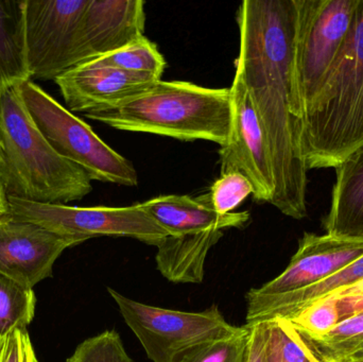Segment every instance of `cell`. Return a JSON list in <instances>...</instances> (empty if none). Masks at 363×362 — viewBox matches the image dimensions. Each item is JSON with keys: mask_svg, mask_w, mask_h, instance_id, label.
Instances as JSON below:
<instances>
[{"mask_svg": "<svg viewBox=\"0 0 363 362\" xmlns=\"http://www.w3.org/2000/svg\"><path fill=\"white\" fill-rule=\"evenodd\" d=\"M294 0H245L237 11L242 74L270 148L273 206L301 220L307 216V170L300 146V118L292 83Z\"/></svg>", "mask_w": 363, "mask_h": 362, "instance_id": "1", "label": "cell"}, {"mask_svg": "<svg viewBox=\"0 0 363 362\" xmlns=\"http://www.w3.org/2000/svg\"><path fill=\"white\" fill-rule=\"evenodd\" d=\"M307 170L336 168L363 147V0L342 50L300 120Z\"/></svg>", "mask_w": 363, "mask_h": 362, "instance_id": "2", "label": "cell"}, {"mask_svg": "<svg viewBox=\"0 0 363 362\" xmlns=\"http://www.w3.org/2000/svg\"><path fill=\"white\" fill-rule=\"evenodd\" d=\"M0 180L8 197L65 204L93 191L86 171L60 155L38 130L19 85L0 94Z\"/></svg>", "mask_w": 363, "mask_h": 362, "instance_id": "3", "label": "cell"}, {"mask_svg": "<svg viewBox=\"0 0 363 362\" xmlns=\"http://www.w3.org/2000/svg\"><path fill=\"white\" fill-rule=\"evenodd\" d=\"M84 116L121 131L208 140L222 147L230 131V91L160 80L118 106Z\"/></svg>", "mask_w": 363, "mask_h": 362, "instance_id": "4", "label": "cell"}, {"mask_svg": "<svg viewBox=\"0 0 363 362\" xmlns=\"http://www.w3.org/2000/svg\"><path fill=\"white\" fill-rule=\"evenodd\" d=\"M292 83L298 118L319 91L353 27L360 0H294Z\"/></svg>", "mask_w": 363, "mask_h": 362, "instance_id": "5", "label": "cell"}, {"mask_svg": "<svg viewBox=\"0 0 363 362\" xmlns=\"http://www.w3.org/2000/svg\"><path fill=\"white\" fill-rule=\"evenodd\" d=\"M30 116L60 155L80 166L91 181L136 187L138 174L131 161L111 148L91 125L29 80L19 85Z\"/></svg>", "mask_w": 363, "mask_h": 362, "instance_id": "6", "label": "cell"}, {"mask_svg": "<svg viewBox=\"0 0 363 362\" xmlns=\"http://www.w3.org/2000/svg\"><path fill=\"white\" fill-rule=\"evenodd\" d=\"M119 312L153 362H180L199 346L238 331L217 306L200 312L155 307L108 288Z\"/></svg>", "mask_w": 363, "mask_h": 362, "instance_id": "7", "label": "cell"}, {"mask_svg": "<svg viewBox=\"0 0 363 362\" xmlns=\"http://www.w3.org/2000/svg\"><path fill=\"white\" fill-rule=\"evenodd\" d=\"M89 0H21L23 50L30 80L48 81L81 64L83 15Z\"/></svg>", "mask_w": 363, "mask_h": 362, "instance_id": "8", "label": "cell"}, {"mask_svg": "<svg viewBox=\"0 0 363 362\" xmlns=\"http://www.w3.org/2000/svg\"><path fill=\"white\" fill-rule=\"evenodd\" d=\"M9 214L65 237L84 242L91 238L128 237L157 247L169 234L155 222L140 203L125 208H78L38 203L8 197Z\"/></svg>", "mask_w": 363, "mask_h": 362, "instance_id": "9", "label": "cell"}, {"mask_svg": "<svg viewBox=\"0 0 363 362\" xmlns=\"http://www.w3.org/2000/svg\"><path fill=\"white\" fill-rule=\"evenodd\" d=\"M230 91L232 121L228 142L220 147L221 174L240 172L253 186V199L271 204L275 180L268 140L242 74L237 70Z\"/></svg>", "mask_w": 363, "mask_h": 362, "instance_id": "10", "label": "cell"}, {"mask_svg": "<svg viewBox=\"0 0 363 362\" xmlns=\"http://www.w3.org/2000/svg\"><path fill=\"white\" fill-rule=\"evenodd\" d=\"M363 256V240L304 233L298 251L283 273L247 293V304L258 303L304 290L335 276Z\"/></svg>", "mask_w": 363, "mask_h": 362, "instance_id": "11", "label": "cell"}, {"mask_svg": "<svg viewBox=\"0 0 363 362\" xmlns=\"http://www.w3.org/2000/svg\"><path fill=\"white\" fill-rule=\"evenodd\" d=\"M80 244L77 238L6 214L0 218V272L33 288L51 278L53 265L66 249Z\"/></svg>", "mask_w": 363, "mask_h": 362, "instance_id": "12", "label": "cell"}, {"mask_svg": "<svg viewBox=\"0 0 363 362\" xmlns=\"http://www.w3.org/2000/svg\"><path fill=\"white\" fill-rule=\"evenodd\" d=\"M72 113L100 112L152 86L157 81L95 64H81L55 79Z\"/></svg>", "mask_w": 363, "mask_h": 362, "instance_id": "13", "label": "cell"}, {"mask_svg": "<svg viewBox=\"0 0 363 362\" xmlns=\"http://www.w3.org/2000/svg\"><path fill=\"white\" fill-rule=\"evenodd\" d=\"M145 25L143 0H89L81 27V64L121 50L142 38Z\"/></svg>", "mask_w": 363, "mask_h": 362, "instance_id": "14", "label": "cell"}, {"mask_svg": "<svg viewBox=\"0 0 363 362\" xmlns=\"http://www.w3.org/2000/svg\"><path fill=\"white\" fill-rule=\"evenodd\" d=\"M140 206L170 236L201 233L211 230L243 229L251 221L249 212L220 215L211 208L206 195L198 198L167 195L152 198Z\"/></svg>", "mask_w": 363, "mask_h": 362, "instance_id": "15", "label": "cell"}, {"mask_svg": "<svg viewBox=\"0 0 363 362\" xmlns=\"http://www.w3.org/2000/svg\"><path fill=\"white\" fill-rule=\"evenodd\" d=\"M335 169L336 182L324 229L333 237L363 240V147Z\"/></svg>", "mask_w": 363, "mask_h": 362, "instance_id": "16", "label": "cell"}, {"mask_svg": "<svg viewBox=\"0 0 363 362\" xmlns=\"http://www.w3.org/2000/svg\"><path fill=\"white\" fill-rule=\"evenodd\" d=\"M363 282V256L347 266L335 276L304 290L275 299L247 304L245 325L266 322L273 319L291 318L301 310Z\"/></svg>", "mask_w": 363, "mask_h": 362, "instance_id": "17", "label": "cell"}, {"mask_svg": "<svg viewBox=\"0 0 363 362\" xmlns=\"http://www.w3.org/2000/svg\"><path fill=\"white\" fill-rule=\"evenodd\" d=\"M222 237L223 231L220 230L167 236L157 247V270L176 284H201L207 254Z\"/></svg>", "mask_w": 363, "mask_h": 362, "instance_id": "18", "label": "cell"}, {"mask_svg": "<svg viewBox=\"0 0 363 362\" xmlns=\"http://www.w3.org/2000/svg\"><path fill=\"white\" fill-rule=\"evenodd\" d=\"M21 4L0 0V94L30 80L23 50Z\"/></svg>", "mask_w": 363, "mask_h": 362, "instance_id": "19", "label": "cell"}, {"mask_svg": "<svg viewBox=\"0 0 363 362\" xmlns=\"http://www.w3.org/2000/svg\"><path fill=\"white\" fill-rule=\"evenodd\" d=\"M89 63L147 77L155 81L161 80L166 68L165 57L157 45L145 35L121 50L91 60Z\"/></svg>", "mask_w": 363, "mask_h": 362, "instance_id": "20", "label": "cell"}, {"mask_svg": "<svg viewBox=\"0 0 363 362\" xmlns=\"http://www.w3.org/2000/svg\"><path fill=\"white\" fill-rule=\"evenodd\" d=\"M33 288L0 272V339L14 329H27L35 316Z\"/></svg>", "mask_w": 363, "mask_h": 362, "instance_id": "21", "label": "cell"}, {"mask_svg": "<svg viewBox=\"0 0 363 362\" xmlns=\"http://www.w3.org/2000/svg\"><path fill=\"white\" fill-rule=\"evenodd\" d=\"M301 336L309 349L322 361L342 362L363 349V312L341 321L330 333L323 337L308 338Z\"/></svg>", "mask_w": 363, "mask_h": 362, "instance_id": "22", "label": "cell"}, {"mask_svg": "<svg viewBox=\"0 0 363 362\" xmlns=\"http://www.w3.org/2000/svg\"><path fill=\"white\" fill-rule=\"evenodd\" d=\"M268 325V362H313L302 337L288 321L273 319Z\"/></svg>", "mask_w": 363, "mask_h": 362, "instance_id": "23", "label": "cell"}, {"mask_svg": "<svg viewBox=\"0 0 363 362\" xmlns=\"http://www.w3.org/2000/svg\"><path fill=\"white\" fill-rule=\"evenodd\" d=\"M249 338L250 329L245 325L233 335L199 346L180 362H247Z\"/></svg>", "mask_w": 363, "mask_h": 362, "instance_id": "24", "label": "cell"}, {"mask_svg": "<svg viewBox=\"0 0 363 362\" xmlns=\"http://www.w3.org/2000/svg\"><path fill=\"white\" fill-rule=\"evenodd\" d=\"M286 321L305 337L321 338L340 323V316L334 300L328 298L311 304Z\"/></svg>", "mask_w": 363, "mask_h": 362, "instance_id": "25", "label": "cell"}, {"mask_svg": "<svg viewBox=\"0 0 363 362\" xmlns=\"http://www.w3.org/2000/svg\"><path fill=\"white\" fill-rule=\"evenodd\" d=\"M253 193V186L247 176L240 172L230 171L221 174L215 181L211 191L206 193V199L215 212L225 215L233 213Z\"/></svg>", "mask_w": 363, "mask_h": 362, "instance_id": "26", "label": "cell"}, {"mask_svg": "<svg viewBox=\"0 0 363 362\" xmlns=\"http://www.w3.org/2000/svg\"><path fill=\"white\" fill-rule=\"evenodd\" d=\"M66 362H134L116 331H106L81 342Z\"/></svg>", "mask_w": 363, "mask_h": 362, "instance_id": "27", "label": "cell"}, {"mask_svg": "<svg viewBox=\"0 0 363 362\" xmlns=\"http://www.w3.org/2000/svg\"><path fill=\"white\" fill-rule=\"evenodd\" d=\"M0 362H40L27 329H14L0 339Z\"/></svg>", "mask_w": 363, "mask_h": 362, "instance_id": "28", "label": "cell"}, {"mask_svg": "<svg viewBox=\"0 0 363 362\" xmlns=\"http://www.w3.org/2000/svg\"><path fill=\"white\" fill-rule=\"evenodd\" d=\"M336 303L340 322L363 312V282L347 290L330 297Z\"/></svg>", "mask_w": 363, "mask_h": 362, "instance_id": "29", "label": "cell"}, {"mask_svg": "<svg viewBox=\"0 0 363 362\" xmlns=\"http://www.w3.org/2000/svg\"><path fill=\"white\" fill-rule=\"evenodd\" d=\"M250 329L249 348L247 362H268L267 344H268V325L258 322L247 325Z\"/></svg>", "mask_w": 363, "mask_h": 362, "instance_id": "30", "label": "cell"}, {"mask_svg": "<svg viewBox=\"0 0 363 362\" xmlns=\"http://www.w3.org/2000/svg\"><path fill=\"white\" fill-rule=\"evenodd\" d=\"M9 214L8 196L4 191V185L0 180V218Z\"/></svg>", "mask_w": 363, "mask_h": 362, "instance_id": "31", "label": "cell"}, {"mask_svg": "<svg viewBox=\"0 0 363 362\" xmlns=\"http://www.w3.org/2000/svg\"><path fill=\"white\" fill-rule=\"evenodd\" d=\"M355 361H363V349L362 350L357 351V352L352 354L351 356L347 357L345 361L342 362H355Z\"/></svg>", "mask_w": 363, "mask_h": 362, "instance_id": "32", "label": "cell"}, {"mask_svg": "<svg viewBox=\"0 0 363 362\" xmlns=\"http://www.w3.org/2000/svg\"><path fill=\"white\" fill-rule=\"evenodd\" d=\"M298 334H300V333H298ZM301 337H302V336H301ZM302 340H303V342H304L305 346H306L307 351H308L309 355H311V359H313V362H321V361H320V359L318 358V357L315 356V354H313V351H311V349H309V346H307V344H306V342H305V340L303 339V337H302Z\"/></svg>", "mask_w": 363, "mask_h": 362, "instance_id": "33", "label": "cell"}, {"mask_svg": "<svg viewBox=\"0 0 363 362\" xmlns=\"http://www.w3.org/2000/svg\"><path fill=\"white\" fill-rule=\"evenodd\" d=\"M2 159V151H1V145H0V163H1Z\"/></svg>", "mask_w": 363, "mask_h": 362, "instance_id": "34", "label": "cell"}, {"mask_svg": "<svg viewBox=\"0 0 363 362\" xmlns=\"http://www.w3.org/2000/svg\"><path fill=\"white\" fill-rule=\"evenodd\" d=\"M313 354H315V353H313ZM315 356H317V355H315ZM318 357V356H317ZM318 358H319V357H318ZM320 359V358H319ZM320 361H321V359H320ZM321 362H323L321 361Z\"/></svg>", "mask_w": 363, "mask_h": 362, "instance_id": "35", "label": "cell"}, {"mask_svg": "<svg viewBox=\"0 0 363 362\" xmlns=\"http://www.w3.org/2000/svg\"><path fill=\"white\" fill-rule=\"evenodd\" d=\"M320 359H321V358H320ZM321 361H322V359H321ZM322 361L326 362V361ZM355 362H363V361H355Z\"/></svg>", "mask_w": 363, "mask_h": 362, "instance_id": "36", "label": "cell"}]
</instances>
